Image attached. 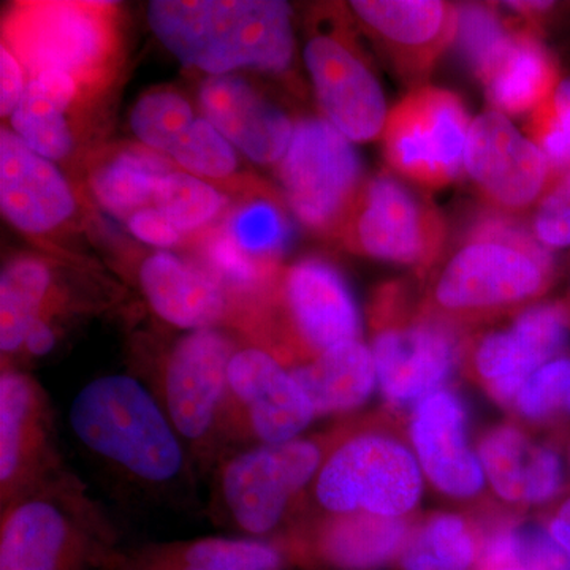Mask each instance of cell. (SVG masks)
I'll return each mask as SVG.
<instances>
[{"mask_svg":"<svg viewBox=\"0 0 570 570\" xmlns=\"http://www.w3.org/2000/svg\"><path fill=\"white\" fill-rule=\"evenodd\" d=\"M551 102H553L554 111H557L562 127L570 137V77L558 82L557 89L551 96Z\"/></svg>","mask_w":570,"mask_h":570,"instance_id":"obj_46","label":"cell"},{"mask_svg":"<svg viewBox=\"0 0 570 570\" xmlns=\"http://www.w3.org/2000/svg\"><path fill=\"white\" fill-rule=\"evenodd\" d=\"M198 107L236 151L258 165L279 164L294 137L295 124L287 112L239 75L206 77L198 89Z\"/></svg>","mask_w":570,"mask_h":570,"instance_id":"obj_21","label":"cell"},{"mask_svg":"<svg viewBox=\"0 0 570 570\" xmlns=\"http://www.w3.org/2000/svg\"><path fill=\"white\" fill-rule=\"evenodd\" d=\"M168 159L179 170L213 181L235 175L239 164L238 151L202 115L176 142Z\"/></svg>","mask_w":570,"mask_h":570,"instance_id":"obj_36","label":"cell"},{"mask_svg":"<svg viewBox=\"0 0 570 570\" xmlns=\"http://www.w3.org/2000/svg\"><path fill=\"white\" fill-rule=\"evenodd\" d=\"M464 167L480 193L504 212H523L540 200L553 178L549 160L502 112L471 122Z\"/></svg>","mask_w":570,"mask_h":570,"instance_id":"obj_13","label":"cell"},{"mask_svg":"<svg viewBox=\"0 0 570 570\" xmlns=\"http://www.w3.org/2000/svg\"><path fill=\"white\" fill-rule=\"evenodd\" d=\"M51 412L45 390L28 374L0 376V490L3 508L56 478Z\"/></svg>","mask_w":570,"mask_h":570,"instance_id":"obj_15","label":"cell"},{"mask_svg":"<svg viewBox=\"0 0 570 570\" xmlns=\"http://www.w3.org/2000/svg\"><path fill=\"white\" fill-rule=\"evenodd\" d=\"M277 178L296 219L318 234H332L346 225L362 194L363 165L336 127L306 118L295 124Z\"/></svg>","mask_w":570,"mask_h":570,"instance_id":"obj_7","label":"cell"},{"mask_svg":"<svg viewBox=\"0 0 570 570\" xmlns=\"http://www.w3.org/2000/svg\"><path fill=\"white\" fill-rule=\"evenodd\" d=\"M2 43L29 78L59 71L82 91L104 80L115 58V9L105 2L18 3L3 20Z\"/></svg>","mask_w":570,"mask_h":570,"instance_id":"obj_4","label":"cell"},{"mask_svg":"<svg viewBox=\"0 0 570 570\" xmlns=\"http://www.w3.org/2000/svg\"><path fill=\"white\" fill-rule=\"evenodd\" d=\"M224 227L247 255L269 266H276L291 235L284 214L268 204L242 209Z\"/></svg>","mask_w":570,"mask_h":570,"instance_id":"obj_37","label":"cell"},{"mask_svg":"<svg viewBox=\"0 0 570 570\" xmlns=\"http://www.w3.org/2000/svg\"><path fill=\"white\" fill-rule=\"evenodd\" d=\"M570 570V550L549 528L531 521H501L482 532L478 570Z\"/></svg>","mask_w":570,"mask_h":570,"instance_id":"obj_33","label":"cell"},{"mask_svg":"<svg viewBox=\"0 0 570 570\" xmlns=\"http://www.w3.org/2000/svg\"><path fill=\"white\" fill-rule=\"evenodd\" d=\"M475 450L487 483L508 504H547L564 485L560 453L532 441L519 426L491 428Z\"/></svg>","mask_w":570,"mask_h":570,"instance_id":"obj_23","label":"cell"},{"mask_svg":"<svg viewBox=\"0 0 570 570\" xmlns=\"http://www.w3.org/2000/svg\"><path fill=\"white\" fill-rule=\"evenodd\" d=\"M0 208L29 235L51 234L77 212V197L61 170L6 127L0 132Z\"/></svg>","mask_w":570,"mask_h":570,"instance_id":"obj_22","label":"cell"},{"mask_svg":"<svg viewBox=\"0 0 570 570\" xmlns=\"http://www.w3.org/2000/svg\"><path fill=\"white\" fill-rule=\"evenodd\" d=\"M305 63L326 121L344 137L365 142L384 132V91L354 48L332 33H317L306 43Z\"/></svg>","mask_w":570,"mask_h":570,"instance_id":"obj_17","label":"cell"},{"mask_svg":"<svg viewBox=\"0 0 570 570\" xmlns=\"http://www.w3.org/2000/svg\"><path fill=\"white\" fill-rule=\"evenodd\" d=\"M56 337L55 328L50 325V322L45 321V318H40L39 322H36V325L29 330L28 336L24 340L26 351L29 352L32 356H45L52 352V348L56 346Z\"/></svg>","mask_w":570,"mask_h":570,"instance_id":"obj_44","label":"cell"},{"mask_svg":"<svg viewBox=\"0 0 570 570\" xmlns=\"http://www.w3.org/2000/svg\"><path fill=\"white\" fill-rule=\"evenodd\" d=\"M198 115L193 105L179 92H148L134 105L130 127L141 146L167 157L190 129Z\"/></svg>","mask_w":570,"mask_h":570,"instance_id":"obj_35","label":"cell"},{"mask_svg":"<svg viewBox=\"0 0 570 570\" xmlns=\"http://www.w3.org/2000/svg\"><path fill=\"white\" fill-rule=\"evenodd\" d=\"M351 9L401 75L425 77L456 39L459 9L436 0H355Z\"/></svg>","mask_w":570,"mask_h":570,"instance_id":"obj_20","label":"cell"},{"mask_svg":"<svg viewBox=\"0 0 570 570\" xmlns=\"http://www.w3.org/2000/svg\"><path fill=\"white\" fill-rule=\"evenodd\" d=\"M138 281L156 316L176 328H213L228 309L224 284L208 269L170 250H157L142 261Z\"/></svg>","mask_w":570,"mask_h":570,"instance_id":"obj_24","label":"cell"},{"mask_svg":"<svg viewBox=\"0 0 570 570\" xmlns=\"http://www.w3.org/2000/svg\"><path fill=\"white\" fill-rule=\"evenodd\" d=\"M547 528L561 546L570 550V498L557 509Z\"/></svg>","mask_w":570,"mask_h":570,"instance_id":"obj_45","label":"cell"},{"mask_svg":"<svg viewBox=\"0 0 570 570\" xmlns=\"http://www.w3.org/2000/svg\"><path fill=\"white\" fill-rule=\"evenodd\" d=\"M69 426L81 448L145 490H167L187 469L183 438L164 404L137 377L108 374L73 396Z\"/></svg>","mask_w":570,"mask_h":570,"instance_id":"obj_2","label":"cell"},{"mask_svg":"<svg viewBox=\"0 0 570 570\" xmlns=\"http://www.w3.org/2000/svg\"><path fill=\"white\" fill-rule=\"evenodd\" d=\"M127 227L138 242L157 247V250H168L170 247L179 245L183 239L178 227L153 205L135 213L127 220Z\"/></svg>","mask_w":570,"mask_h":570,"instance_id":"obj_42","label":"cell"},{"mask_svg":"<svg viewBox=\"0 0 570 570\" xmlns=\"http://www.w3.org/2000/svg\"><path fill=\"white\" fill-rule=\"evenodd\" d=\"M146 14L156 39L208 77L283 73L294 61L292 10L279 0H153Z\"/></svg>","mask_w":570,"mask_h":570,"instance_id":"obj_1","label":"cell"},{"mask_svg":"<svg viewBox=\"0 0 570 570\" xmlns=\"http://www.w3.org/2000/svg\"><path fill=\"white\" fill-rule=\"evenodd\" d=\"M228 393L245 407L261 444L295 441L317 417L291 371L261 347L239 348L232 356Z\"/></svg>","mask_w":570,"mask_h":570,"instance_id":"obj_19","label":"cell"},{"mask_svg":"<svg viewBox=\"0 0 570 570\" xmlns=\"http://www.w3.org/2000/svg\"><path fill=\"white\" fill-rule=\"evenodd\" d=\"M510 9L523 13L524 17H535V14L542 13L543 10L550 9L551 3L546 2H510L508 3Z\"/></svg>","mask_w":570,"mask_h":570,"instance_id":"obj_47","label":"cell"},{"mask_svg":"<svg viewBox=\"0 0 570 570\" xmlns=\"http://www.w3.org/2000/svg\"><path fill=\"white\" fill-rule=\"evenodd\" d=\"M442 266L426 309L445 321H478L538 298L553 277V257L505 214H485Z\"/></svg>","mask_w":570,"mask_h":570,"instance_id":"obj_3","label":"cell"},{"mask_svg":"<svg viewBox=\"0 0 570 570\" xmlns=\"http://www.w3.org/2000/svg\"><path fill=\"white\" fill-rule=\"evenodd\" d=\"M528 132L549 160L553 175L570 170V137L554 111L551 97L531 112Z\"/></svg>","mask_w":570,"mask_h":570,"instance_id":"obj_41","label":"cell"},{"mask_svg":"<svg viewBox=\"0 0 570 570\" xmlns=\"http://www.w3.org/2000/svg\"><path fill=\"white\" fill-rule=\"evenodd\" d=\"M377 389L393 406H414L444 387L459 365L461 337L455 324L431 311L406 314L401 285H389L374 309Z\"/></svg>","mask_w":570,"mask_h":570,"instance_id":"obj_6","label":"cell"},{"mask_svg":"<svg viewBox=\"0 0 570 570\" xmlns=\"http://www.w3.org/2000/svg\"><path fill=\"white\" fill-rule=\"evenodd\" d=\"M81 94L77 81L59 71L29 78L21 102L11 112L10 129L45 159H67L75 146L67 112Z\"/></svg>","mask_w":570,"mask_h":570,"instance_id":"obj_28","label":"cell"},{"mask_svg":"<svg viewBox=\"0 0 570 570\" xmlns=\"http://www.w3.org/2000/svg\"><path fill=\"white\" fill-rule=\"evenodd\" d=\"M482 532L456 513H434L411 532L395 562L397 570H478Z\"/></svg>","mask_w":570,"mask_h":570,"instance_id":"obj_30","label":"cell"},{"mask_svg":"<svg viewBox=\"0 0 570 570\" xmlns=\"http://www.w3.org/2000/svg\"><path fill=\"white\" fill-rule=\"evenodd\" d=\"M317 417L362 407L377 389L373 352L362 341L340 344L291 370Z\"/></svg>","mask_w":570,"mask_h":570,"instance_id":"obj_27","label":"cell"},{"mask_svg":"<svg viewBox=\"0 0 570 570\" xmlns=\"http://www.w3.org/2000/svg\"><path fill=\"white\" fill-rule=\"evenodd\" d=\"M499 570H517V569H499Z\"/></svg>","mask_w":570,"mask_h":570,"instance_id":"obj_48","label":"cell"},{"mask_svg":"<svg viewBox=\"0 0 570 570\" xmlns=\"http://www.w3.org/2000/svg\"><path fill=\"white\" fill-rule=\"evenodd\" d=\"M501 18L491 7L463 6L459 9L456 40L471 69L478 73L508 37Z\"/></svg>","mask_w":570,"mask_h":570,"instance_id":"obj_39","label":"cell"},{"mask_svg":"<svg viewBox=\"0 0 570 570\" xmlns=\"http://www.w3.org/2000/svg\"><path fill=\"white\" fill-rule=\"evenodd\" d=\"M475 75L485 86L490 102L509 115H531L553 96L560 82L550 52L528 31H509Z\"/></svg>","mask_w":570,"mask_h":570,"instance_id":"obj_25","label":"cell"},{"mask_svg":"<svg viewBox=\"0 0 570 570\" xmlns=\"http://www.w3.org/2000/svg\"><path fill=\"white\" fill-rule=\"evenodd\" d=\"M284 551L258 539L208 538L157 550L140 570H281Z\"/></svg>","mask_w":570,"mask_h":570,"instance_id":"obj_31","label":"cell"},{"mask_svg":"<svg viewBox=\"0 0 570 570\" xmlns=\"http://www.w3.org/2000/svg\"><path fill=\"white\" fill-rule=\"evenodd\" d=\"M59 475L3 508L0 570H77L96 535V512Z\"/></svg>","mask_w":570,"mask_h":570,"instance_id":"obj_8","label":"cell"},{"mask_svg":"<svg viewBox=\"0 0 570 570\" xmlns=\"http://www.w3.org/2000/svg\"><path fill=\"white\" fill-rule=\"evenodd\" d=\"M466 108L445 89H415L389 112L384 153L393 170L439 189L460 175L469 134Z\"/></svg>","mask_w":570,"mask_h":570,"instance_id":"obj_10","label":"cell"},{"mask_svg":"<svg viewBox=\"0 0 570 570\" xmlns=\"http://www.w3.org/2000/svg\"><path fill=\"white\" fill-rule=\"evenodd\" d=\"M50 266L36 257L9 262L0 275V348L14 354L24 346L29 330L43 318L50 295Z\"/></svg>","mask_w":570,"mask_h":570,"instance_id":"obj_32","label":"cell"},{"mask_svg":"<svg viewBox=\"0 0 570 570\" xmlns=\"http://www.w3.org/2000/svg\"><path fill=\"white\" fill-rule=\"evenodd\" d=\"M569 337L568 307L561 303L527 307L509 328L490 333L475 344L472 367L491 400L512 409L528 379L561 356Z\"/></svg>","mask_w":570,"mask_h":570,"instance_id":"obj_14","label":"cell"},{"mask_svg":"<svg viewBox=\"0 0 570 570\" xmlns=\"http://www.w3.org/2000/svg\"><path fill=\"white\" fill-rule=\"evenodd\" d=\"M532 235L549 250L570 247V170L553 175L540 197Z\"/></svg>","mask_w":570,"mask_h":570,"instance_id":"obj_40","label":"cell"},{"mask_svg":"<svg viewBox=\"0 0 570 570\" xmlns=\"http://www.w3.org/2000/svg\"><path fill=\"white\" fill-rule=\"evenodd\" d=\"M234 341L216 328L183 336L164 370L163 404L179 436L204 442L216 426L228 393Z\"/></svg>","mask_w":570,"mask_h":570,"instance_id":"obj_12","label":"cell"},{"mask_svg":"<svg viewBox=\"0 0 570 570\" xmlns=\"http://www.w3.org/2000/svg\"><path fill=\"white\" fill-rule=\"evenodd\" d=\"M409 519L354 512L328 515L314 532L311 553L335 570H381L395 564L411 532Z\"/></svg>","mask_w":570,"mask_h":570,"instance_id":"obj_26","label":"cell"},{"mask_svg":"<svg viewBox=\"0 0 570 570\" xmlns=\"http://www.w3.org/2000/svg\"><path fill=\"white\" fill-rule=\"evenodd\" d=\"M227 205L228 198L217 187L178 168L160 179L153 202L183 235L212 224Z\"/></svg>","mask_w":570,"mask_h":570,"instance_id":"obj_34","label":"cell"},{"mask_svg":"<svg viewBox=\"0 0 570 570\" xmlns=\"http://www.w3.org/2000/svg\"><path fill=\"white\" fill-rule=\"evenodd\" d=\"M281 307L296 346L307 360L360 341L362 316L343 273L324 258H303L284 273Z\"/></svg>","mask_w":570,"mask_h":570,"instance_id":"obj_16","label":"cell"},{"mask_svg":"<svg viewBox=\"0 0 570 570\" xmlns=\"http://www.w3.org/2000/svg\"><path fill=\"white\" fill-rule=\"evenodd\" d=\"M174 170L175 164L163 154L146 146H129L97 165L89 186L100 208L127 223L135 213L153 205L160 179Z\"/></svg>","mask_w":570,"mask_h":570,"instance_id":"obj_29","label":"cell"},{"mask_svg":"<svg viewBox=\"0 0 570 570\" xmlns=\"http://www.w3.org/2000/svg\"><path fill=\"white\" fill-rule=\"evenodd\" d=\"M512 409L530 422L560 414L570 417V358L558 356L539 367L521 387Z\"/></svg>","mask_w":570,"mask_h":570,"instance_id":"obj_38","label":"cell"},{"mask_svg":"<svg viewBox=\"0 0 570 570\" xmlns=\"http://www.w3.org/2000/svg\"><path fill=\"white\" fill-rule=\"evenodd\" d=\"M326 453L317 442L295 439L236 453L220 472L225 512L246 534H269L292 502L316 480Z\"/></svg>","mask_w":570,"mask_h":570,"instance_id":"obj_9","label":"cell"},{"mask_svg":"<svg viewBox=\"0 0 570 570\" xmlns=\"http://www.w3.org/2000/svg\"><path fill=\"white\" fill-rule=\"evenodd\" d=\"M411 449L423 478L444 497L468 501L485 489V474L468 436L463 400L445 387L414 404L409 420Z\"/></svg>","mask_w":570,"mask_h":570,"instance_id":"obj_18","label":"cell"},{"mask_svg":"<svg viewBox=\"0 0 570 570\" xmlns=\"http://www.w3.org/2000/svg\"><path fill=\"white\" fill-rule=\"evenodd\" d=\"M417 459L401 439L367 430L341 441L314 480V497L328 515L366 512L407 519L423 497Z\"/></svg>","mask_w":570,"mask_h":570,"instance_id":"obj_5","label":"cell"},{"mask_svg":"<svg viewBox=\"0 0 570 570\" xmlns=\"http://www.w3.org/2000/svg\"><path fill=\"white\" fill-rule=\"evenodd\" d=\"M28 81V73L22 69L17 56L2 43L0 47V115L2 118H10L11 112L17 110Z\"/></svg>","mask_w":570,"mask_h":570,"instance_id":"obj_43","label":"cell"},{"mask_svg":"<svg viewBox=\"0 0 570 570\" xmlns=\"http://www.w3.org/2000/svg\"><path fill=\"white\" fill-rule=\"evenodd\" d=\"M360 254L392 264L428 268L445 242V225L433 206L390 175L365 184L344 225Z\"/></svg>","mask_w":570,"mask_h":570,"instance_id":"obj_11","label":"cell"}]
</instances>
